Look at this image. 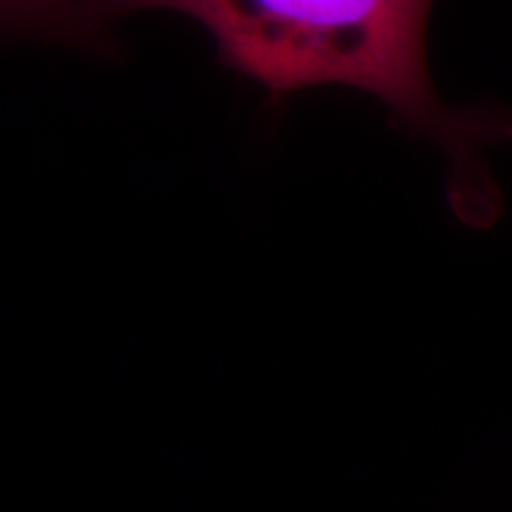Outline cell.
<instances>
[{
    "label": "cell",
    "instance_id": "cell-1",
    "mask_svg": "<svg viewBox=\"0 0 512 512\" xmlns=\"http://www.w3.org/2000/svg\"><path fill=\"white\" fill-rule=\"evenodd\" d=\"M432 0H107V19L174 10L200 22L219 55L273 95L347 86L465 155L475 121L439 100L427 69Z\"/></svg>",
    "mask_w": 512,
    "mask_h": 512
},
{
    "label": "cell",
    "instance_id": "cell-2",
    "mask_svg": "<svg viewBox=\"0 0 512 512\" xmlns=\"http://www.w3.org/2000/svg\"><path fill=\"white\" fill-rule=\"evenodd\" d=\"M107 19V0H0V34L81 36Z\"/></svg>",
    "mask_w": 512,
    "mask_h": 512
}]
</instances>
